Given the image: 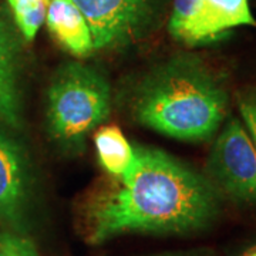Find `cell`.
Here are the masks:
<instances>
[{
    "label": "cell",
    "instance_id": "1",
    "mask_svg": "<svg viewBox=\"0 0 256 256\" xmlns=\"http://www.w3.org/2000/svg\"><path fill=\"white\" fill-rule=\"evenodd\" d=\"M124 176L98 184L78 210L82 238L92 246L127 234L186 235L208 228L220 214L210 181L162 150L136 146Z\"/></svg>",
    "mask_w": 256,
    "mask_h": 256
},
{
    "label": "cell",
    "instance_id": "2",
    "mask_svg": "<svg viewBox=\"0 0 256 256\" xmlns=\"http://www.w3.org/2000/svg\"><path fill=\"white\" fill-rule=\"evenodd\" d=\"M222 78L202 58L180 54L154 67L138 82L131 112L140 124L166 137L206 141L228 116Z\"/></svg>",
    "mask_w": 256,
    "mask_h": 256
},
{
    "label": "cell",
    "instance_id": "3",
    "mask_svg": "<svg viewBox=\"0 0 256 256\" xmlns=\"http://www.w3.org/2000/svg\"><path fill=\"white\" fill-rule=\"evenodd\" d=\"M111 88L88 64L68 62L53 76L47 92L50 137L68 150H80L87 134L108 118Z\"/></svg>",
    "mask_w": 256,
    "mask_h": 256
},
{
    "label": "cell",
    "instance_id": "4",
    "mask_svg": "<svg viewBox=\"0 0 256 256\" xmlns=\"http://www.w3.org/2000/svg\"><path fill=\"white\" fill-rule=\"evenodd\" d=\"M206 178L220 194L256 204V148L238 118L220 130L206 161Z\"/></svg>",
    "mask_w": 256,
    "mask_h": 256
},
{
    "label": "cell",
    "instance_id": "5",
    "mask_svg": "<svg viewBox=\"0 0 256 256\" xmlns=\"http://www.w3.org/2000/svg\"><path fill=\"white\" fill-rule=\"evenodd\" d=\"M239 26H256L249 0H174L168 28L186 46L215 42Z\"/></svg>",
    "mask_w": 256,
    "mask_h": 256
},
{
    "label": "cell",
    "instance_id": "6",
    "mask_svg": "<svg viewBox=\"0 0 256 256\" xmlns=\"http://www.w3.org/2000/svg\"><path fill=\"white\" fill-rule=\"evenodd\" d=\"M86 18L94 50L126 46L141 36L161 0H73Z\"/></svg>",
    "mask_w": 256,
    "mask_h": 256
},
{
    "label": "cell",
    "instance_id": "7",
    "mask_svg": "<svg viewBox=\"0 0 256 256\" xmlns=\"http://www.w3.org/2000/svg\"><path fill=\"white\" fill-rule=\"evenodd\" d=\"M47 28L62 46L78 58L94 52L90 28L73 0H48Z\"/></svg>",
    "mask_w": 256,
    "mask_h": 256
},
{
    "label": "cell",
    "instance_id": "8",
    "mask_svg": "<svg viewBox=\"0 0 256 256\" xmlns=\"http://www.w3.org/2000/svg\"><path fill=\"white\" fill-rule=\"evenodd\" d=\"M18 54V38L0 18V120L12 127L20 122Z\"/></svg>",
    "mask_w": 256,
    "mask_h": 256
},
{
    "label": "cell",
    "instance_id": "9",
    "mask_svg": "<svg viewBox=\"0 0 256 256\" xmlns=\"http://www.w3.org/2000/svg\"><path fill=\"white\" fill-rule=\"evenodd\" d=\"M24 166L22 154L0 136V220H18L24 202Z\"/></svg>",
    "mask_w": 256,
    "mask_h": 256
},
{
    "label": "cell",
    "instance_id": "10",
    "mask_svg": "<svg viewBox=\"0 0 256 256\" xmlns=\"http://www.w3.org/2000/svg\"><path fill=\"white\" fill-rule=\"evenodd\" d=\"M97 156L111 178L127 175L136 164V150L117 126H104L94 136Z\"/></svg>",
    "mask_w": 256,
    "mask_h": 256
},
{
    "label": "cell",
    "instance_id": "11",
    "mask_svg": "<svg viewBox=\"0 0 256 256\" xmlns=\"http://www.w3.org/2000/svg\"><path fill=\"white\" fill-rule=\"evenodd\" d=\"M8 4L20 34L32 42L46 22L48 0H8Z\"/></svg>",
    "mask_w": 256,
    "mask_h": 256
},
{
    "label": "cell",
    "instance_id": "12",
    "mask_svg": "<svg viewBox=\"0 0 256 256\" xmlns=\"http://www.w3.org/2000/svg\"><path fill=\"white\" fill-rule=\"evenodd\" d=\"M236 104L245 124L244 127L246 128L248 134L256 148V87L239 92L236 96Z\"/></svg>",
    "mask_w": 256,
    "mask_h": 256
},
{
    "label": "cell",
    "instance_id": "13",
    "mask_svg": "<svg viewBox=\"0 0 256 256\" xmlns=\"http://www.w3.org/2000/svg\"><path fill=\"white\" fill-rule=\"evenodd\" d=\"M0 250L8 256H38L30 239L10 232H0Z\"/></svg>",
    "mask_w": 256,
    "mask_h": 256
},
{
    "label": "cell",
    "instance_id": "14",
    "mask_svg": "<svg viewBox=\"0 0 256 256\" xmlns=\"http://www.w3.org/2000/svg\"><path fill=\"white\" fill-rule=\"evenodd\" d=\"M146 256H214L210 249H190V250H175V252H162Z\"/></svg>",
    "mask_w": 256,
    "mask_h": 256
},
{
    "label": "cell",
    "instance_id": "15",
    "mask_svg": "<svg viewBox=\"0 0 256 256\" xmlns=\"http://www.w3.org/2000/svg\"><path fill=\"white\" fill-rule=\"evenodd\" d=\"M245 256H256V248H254V249H250V250H249V252H248V254Z\"/></svg>",
    "mask_w": 256,
    "mask_h": 256
},
{
    "label": "cell",
    "instance_id": "16",
    "mask_svg": "<svg viewBox=\"0 0 256 256\" xmlns=\"http://www.w3.org/2000/svg\"><path fill=\"white\" fill-rule=\"evenodd\" d=\"M0 256H8V255H4V254H3V252L0 250Z\"/></svg>",
    "mask_w": 256,
    "mask_h": 256
}]
</instances>
